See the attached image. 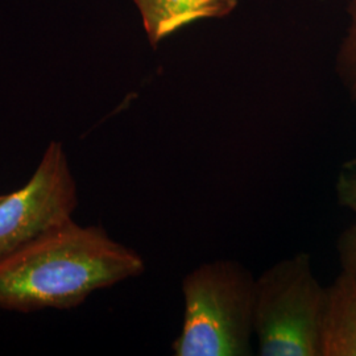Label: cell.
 <instances>
[{
    "mask_svg": "<svg viewBox=\"0 0 356 356\" xmlns=\"http://www.w3.org/2000/svg\"><path fill=\"white\" fill-rule=\"evenodd\" d=\"M144 270L136 251L99 226L70 219L0 260V307L22 313L72 309Z\"/></svg>",
    "mask_w": 356,
    "mask_h": 356,
    "instance_id": "1",
    "label": "cell"
},
{
    "mask_svg": "<svg viewBox=\"0 0 356 356\" xmlns=\"http://www.w3.org/2000/svg\"><path fill=\"white\" fill-rule=\"evenodd\" d=\"M256 277L242 263L216 259L182 279L184 318L172 344L176 356L252 354Z\"/></svg>",
    "mask_w": 356,
    "mask_h": 356,
    "instance_id": "2",
    "label": "cell"
},
{
    "mask_svg": "<svg viewBox=\"0 0 356 356\" xmlns=\"http://www.w3.org/2000/svg\"><path fill=\"white\" fill-rule=\"evenodd\" d=\"M325 286L312 256L298 252L263 270L254 282V335L261 356H319Z\"/></svg>",
    "mask_w": 356,
    "mask_h": 356,
    "instance_id": "3",
    "label": "cell"
},
{
    "mask_svg": "<svg viewBox=\"0 0 356 356\" xmlns=\"http://www.w3.org/2000/svg\"><path fill=\"white\" fill-rule=\"evenodd\" d=\"M76 181L64 147L51 141L23 188L0 195V260L73 219Z\"/></svg>",
    "mask_w": 356,
    "mask_h": 356,
    "instance_id": "4",
    "label": "cell"
},
{
    "mask_svg": "<svg viewBox=\"0 0 356 356\" xmlns=\"http://www.w3.org/2000/svg\"><path fill=\"white\" fill-rule=\"evenodd\" d=\"M319 356H356V280L344 270L325 286Z\"/></svg>",
    "mask_w": 356,
    "mask_h": 356,
    "instance_id": "5",
    "label": "cell"
},
{
    "mask_svg": "<svg viewBox=\"0 0 356 356\" xmlns=\"http://www.w3.org/2000/svg\"><path fill=\"white\" fill-rule=\"evenodd\" d=\"M153 48L184 26L202 19L223 17L239 0H134Z\"/></svg>",
    "mask_w": 356,
    "mask_h": 356,
    "instance_id": "6",
    "label": "cell"
},
{
    "mask_svg": "<svg viewBox=\"0 0 356 356\" xmlns=\"http://www.w3.org/2000/svg\"><path fill=\"white\" fill-rule=\"evenodd\" d=\"M350 24L337 54V73L351 99L356 101V0L348 4Z\"/></svg>",
    "mask_w": 356,
    "mask_h": 356,
    "instance_id": "7",
    "label": "cell"
},
{
    "mask_svg": "<svg viewBox=\"0 0 356 356\" xmlns=\"http://www.w3.org/2000/svg\"><path fill=\"white\" fill-rule=\"evenodd\" d=\"M335 191L338 204L351 211L356 222V159H351L341 166Z\"/></svg>",
    "mask_w": 356,
    "mask_h": 356,
    "instance_id": "8",
    "label": "cell"
},
{
    "mask_svg": "<svg viewBox=\"0 0 356 356\" xmlns=\"http://www.w3.org/2000/svg\"><path fill=\"white\" fill-rule=\"evenodd\" d=\"M337 251L342 270L356 280V222L339 235Z\"/></svg>",
    "mask_w": 356,
    "mask_h": 356,
    "instance_id": "9",
    "label": "cell"
}]
</instances>
